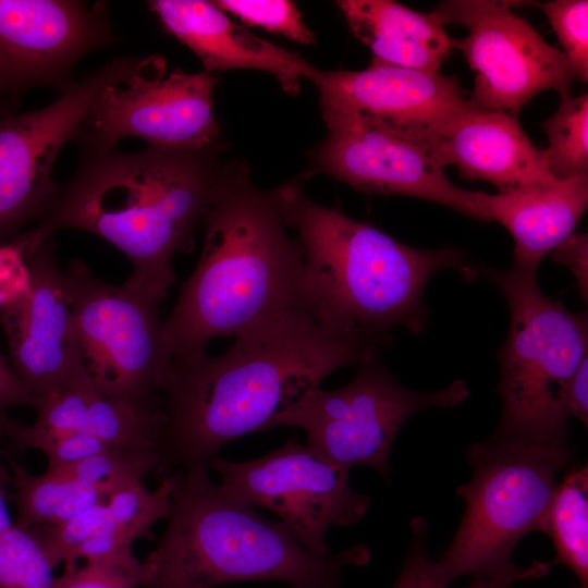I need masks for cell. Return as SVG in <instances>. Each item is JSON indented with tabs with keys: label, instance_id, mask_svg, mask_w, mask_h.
Segmentation results:
<instances>
[{
	"label": "cell",
	"instance_id": "cell-1",
	"mask_svg": "<svg viewBox=\"0 0 588 588\" xmlns=\"http://www.w3.org/2000/svg\"><path fill=\"white\" fill-rule=\"evenodd\" d=\"M224 353L204 351L171 359L160 391L164 429L161 479L207 466L222 448L271 421L335 370L358 365L380 347L338 336L301 309L271 316L234 335Z\"/></svg>",
	"mask_w": 588,
	"mask_h": 588
},
{
	"label": "cell",
	"instance_id": "cell-2",
	"mask_svg": "<svg viewBox=\"0 0 588 588\" xmlns=\"http://www.w3.org/2000/svg\"><path fill=\"white\" fill-rule=\"evenodd\" d=\"M223 152L148 146L81 154L32 230L41 238L62 229L101 237L131 261L125 284L161 304L175 281L174 256L192 252L195 231L245 162Z\"/></svg>",
	"mask_w": 588,
	"mask_h": 588
},
{
	"label": "cell",
	"instance_id": "cell-3",
	"mask_svg": "<svg viewBox=\"0 0 588 588\" xmlns=\"http://www.w3.org/2000/svg\"><path fill=\"white\" fill-rule=\"evenodd\" d=\"M284 222L304 256L302 305L331 334L378 347L391 331L420 333L427 322L424 292L434 273L478 274L460 249H420L311 200L299 181L274 188Z\"/></svg>",
	"mask_w": 588,
	"mask_h": 588
},
{
	"label": "cell",
	"instance_id": "cell-4",
	"mask_svg": "<svg viewBox=\"0 0 588 588\" xmlns=\"http://www.w3.org/2000/svg\"><path fill=\"white\" fill-rule=\"evenodd\" d=\"M200 226V258L163 319L170 359L279 313L303 310L301 244L287 233L274 188L255 186L246 162Z\"/></svg>",
	"mask_w": 588,
	"mask_h": 588
},
{
	"label": "cell",
	"instance_id": "cell-5",
	"mask_svg": "<svg viewBox=\"0 0 588 588\" xmlns=\"http://www.w3.org/2000/svg\"><path fill=\"white\" fill-rule=\"evenodd\" d=\"M207 466L180 469L167 528L144 560L145 588H213L240 581L277 580L291 588H338L347 566H364L363 543L327 556L309 552L280 520L232 497Z\"/></svg>",
	"mask_w": 588,
	"mask_h": 588
},
{
	"label": "cell",
	"instance_id": "cell-6",
	"mask_svg": "<svg viewBox=\"0 0 588 588\" xmlns=\"http://www.w3.org/2000/svg\"><path fill=\"white\" fill-rule=\"evenodd\" d=\"M466 456L470 479L457 488L466 509L452 542L434 562L439 577L451 584L462 576L532 580L547 575L549 563L535 560L518 567L512 559L524 537L544 532L558 477L572 462L569 445L492 436L470 444Z\"/></svg>",
	"mask_w": 588,
	"mask_h": 588
},
{
	"label": "cell",
	"instance_id": "cell-7",
	"mask_svg": "<svg viewBox=\"0 0 588 588\" xmlns=\"http://www.w3.org/2000/svg\"><path fill=\"white\" fill-rule=\"evenodd\" d=\"M505 297L510 329L499 352L502 415L497 438L568 444L565 394L588 357L586 314H575L540 289L537 271L476 266Z\"/></svg>",
	"mask_w": 588,
	"mask_h": 588
},
{
	"label": "cell",
	"instance_id": "cell-8",
	"mask_svg": "<svg viewBox=\"0 0 588 588\" xmlns=\"http://www.w3.org/2000/svg\"><path fill=\"white\" fill-rule=\"evenodd\" d=\"M469 395L461 379L438 392L411 390L387 370L377 353L358 364L346 385L308 390L269 429L301 428L306 444L324 458L348 469L371 467L389 482L391 451L406 420L422 409L455 407Z\"/></svg>",
	"mask_w": 588,
	"mask_h": 588
},
{
	"label": "cell",
	"instance_id": "cell-9",
	"mask_svg": "<svg viewBox=\"0 0 588 588\" xmlns=\"http://www.w3.org/2000/svg\"><path fill=\"white\" fill-rule=\"evenodd\" d=\"M63 275L81 362L94 382L109 394L159 402L171 365L160 304L101 280L81 259Z\"/></svg>",
	"mask_w": 588,
	"mask_h": 588
},
{
	"label": "cell",
	"instance_id": "cell-10",
	"mask_svg": "<svg viewBox=\"0 0 588 588\" xmlns=\"http://www.w3.org/2000/svg\"><path fill=\"white\" fill-rule=\"evenodd\" d=\"M154 54L117 57L75 81L44 108L0 118V243L42 216L60 184L52 171L103 90L144 70Z\"/></svg>",
	"mask_w": 588,
	"mask_h": 588
},
{
	"label": "cell",
	"instance_id": "cell-11",
	"mask_svg": "<svg viewBox=\"0 0 588 588\" xmlns=\"http://www.w3.org/2000/svg\"><path fill=\"white\" fill-rule=\"evenodd\" d=\"M523 2L451 0L431 12L444 25L461 24L463 38H452L474 72L471 105L481 110L516 117L537 94L554 90L571 95L576 74L562 51L513 8Z\"/></svg>",
	"mask_w": 588,
	"mask_h": 588
},
{
	"label": "cell",
	"instance_id": "cell-12",
	"mask_svg": "<svg viewBox=\"0 0 588 588\" xmlns=\"http://www.w3.org/2000/svg\"><path fill=\"white\" fill-rule=\"evenodd\" d=\"M217 83L205 71L174 69L166 76L164 59L154 54L139 73L103 90L77 133L79 152L117 148L124 137H138L164 149L224 148L213 113Z\"/></svg>",
	"mask_w": 588,
	"mask_h": 588
},
{
	"label": "cell",
	"instance_id": "cell-13",
	"mask_svg": "<svg viewBox=\"0 0 588 588\" xmlns=\"http://www.w3.org/2000/svg\"><path fill=\"white\" fill-rule=\"evenodd\" d=\"M209 467L232 497L272 512L309 552H332L326 536L333 526H350L366 514L370 499L350 485V469L290 439L266 455L233 462L220 456Z\"/></svg>",
	"mask_w": 588,
	"mask_h": 588
},
{
	"label": "cell",
	"instance_id": "cell-14",
	"mask_svg": "<svg viewBox=\"0 0 588 588\" xmlns=\"http://www.w3.org/2000/svg\"><path fill=\"white\" fill-rule=\"evenodd\" d=\"M119 41L108 5L81 0H0V89L66 90L86 54Z\"/></svg>",
	"mask_w": 588,
	"mask_h": 588
},
{
	"label": "cell",
	"instance_id": "cell-15",
	"mask_svg": "<svg viewBox=\"0 0 588 588\" xmlns=\"http://www.w3.org/2000/svg\"><path fill=\"white\" fill-rule=\"evenodd\" d=\"M308 81L319 91L322 118L364 123L421 146L471 105L456 75L372 62L362 71H322Z\"/></svg>",
	"mask_w": 588,
	"mask_h": 588
},
{
	"label": "cell",
	"instance_id": "cell-16",
	"mask_svg": "<svg viewBox=\"0 0 588 588\" xmlns=\"http://www.w3.org/2000/svg\"><path fill=\"white\" fill-rule=\"evenodd\" d=\"M322 119L328 133L306 177L327 174L364 193L421 198L486 221L476 192L453 184L422 146L357 121Z\"/></svg>",
	"mask_w": 588,
	"mask_h": 588
},
{
	"label": "cell",
	"instance_id": "cell-17",
	"mask_svg": "<svg viewBox=\"0 0 588 588\" xmlns=\"http://www.w3.org/2000/svg\"><path fill=\"white\" fill-rule=\"evenodd\" d=\"M54 248L53 238L49 237L27 253L30 290L17 303L0 309V328L8 342L11 367L35 405L85 371Z\"/></svg>",
	"mask_w": 588,
	"mask_h": 588
},
{
	"label": "cell",
	"instance_id": "cell-18",
	"mask_svg": "<svg viewBox=\"0 0 588 588\" xmlns=\"http://www.w3.org/2000/svg\"><path fill=\"white\" fill-rule=\"evenodd\" d=\"M421 146L442 166L468 180L489 182L499 193L553 183L543 149L516 117L473 105L433 132Z\"/></svg>",
	"mask_w": 588,
	"mask_h": 588
},
{
	"label": "cell",
	"instance_id": "cell-19",
	"mask_svg": "<svg viewBox=\"0 0 588 588\" xmlns=\"http://www.w3.org/2000/svg\"><path fill=\"white\" fill-rule=\"evenodd\" d=\"M163 29L191 49L205 72L249 69L273 75L282 89L296 95L301 78L315 70L297 52L267 41L233 22L212 1L151 0L147 2Z\"/></svg>",
	"mask_w": 588,
	"mask_h": 588
},
{
	"label": "cell",
	"instance_id": "cell-20",
	"mask_svg": "<svg viewBox=\"0 0 588 588\" xmlns=\"http://www.w3.org/2000/svg\"><path fill=\"white\" fill-rule=\"evenodd\" d=\"M30 426L14 422L9 439L65 432L91 434L111 448L158 454L164 429L161 401L140 403L102 391L85 371L38 401ZM159 455V454H158Z\"/></svg>",
	"mask_w": 588,
	"mask_h": 588
},
{
	"label": "cell",
	"instance_id": "cell-21",
	"mask_svg": "<svg viewBox=\"0 0 588 588\" xmlns=\"http://www.w3.org/2000/svg\"><path fill=\"white\" fill-rule=\"evenodd\" d=\"M476 196L486 221L501 223L512 235L513 265L537 271L543 257L574 234L588 205V174Z\"/></svg>",
	"mask_w": 588,
	"mask_h": 588
},
{
	"label": "cell",
	"instance_id": "cell-22",
	"mask_svg": "<svg viewBox=\"0 0 588 588\" xmlns=\"http://www.w3.org/2000/svg\"><path fill=\"white\" fill-rule=\"evenodd\" d=\"M353 34L372 53V62L427 72H441L452 37L432 13L415 11L392 0L335 2Z\"/></svg>",
	"mask_w": 588,
	"mask_h": 588
},
{
	"label": "cell",
	"instance_id": "cell-23",
	"mask_svg": "<svg viewBox=\"0 0 588 588\" xmlns=\"http://www.w3.org/2000/svg\"><path fill=\"white\" fill-rule=\"evenodd\" d=\"M179 476L180 469L163 477L154 491L139 482L112 493L100 529L77 550L75 561H97L133 549L138 539L155 540L151 528L169 517Z\"/></svg>",
	"mask_w": 588,
	"mask_h": 588
},
{
	"label": "cell",
	"instance_id": "cell-24",
	"mask_svg": "<svg viewBox=\"0 0 588 588\" xmlns=\"http://www.w3.org/2000/svg\"><path fill=\"white\" fill-rule=\"evenodd\" d=\"M11 499L17 509L15 525L32 528L59 525L109 498L66 475L47 470L35 476L7 456Z\"/></svg>",
	"mask_w": 588,
	"mask_h": 588
},
{
	"label": "cell",
	"instance_id": "cell-25",
	"mask_svg": "<svg viewBox=\"0 0 588 588\" xmlns=\"http://www.w3.org/2000/svg\"><path fill=\"white\" fill-rule=\"evenodd\" d=\"M544 532L552 539L553 563L566 566L579 588H588V469L573 466L555 487Z\"/></svg>",
	"mask_w": 588,
	"mask_h": 588
},
{
	"label": "cell",
	"instance_id": "cell-26",
	"mask_svg": "<svg viewBox=\"0 0 588 588\" xmlns=\"http://www.w3.org/2000/svg\"><path fill=\"white\" fill-rule=\"evenodd\" d=\"M549 173L558 181L588 174V94L561 97L556 111L540 123Z\"/></svg>",
	"mask_w": 588,
	"mask_h": 588
},
{
	"label": "cell",
	"instance_id": "cell-27",
	"mask_svg": "<svg viewBox=\"0 0 588 588\" xmlns=\"http://www.w3.org/2000/svg\"><path fill=\"white\" fill-rule=\"evenodd\" d=\"M156 452L112 448L77 463L54 470L93 488L107 498L112 493L142 482L149 473H157Z\"/></svg>",
	"mask_w": 588,
	"mask_h": 588
},
{
	"label": "cell",
	"instance_id": "cell-28",
	"mask_svg": "<svg viewBox=\"0 0 588 588\" xmlns=\"http://www.w3.org/2000/svg\"><path fill=\"white\" fill-rule=\"evenodd\" d=\"M52 569L30 529L13 524L0 534V588H54Z\"/></svg>",
	"mask_w": 588,
	"mask_h": 588
},
{
	"label": "cell",
	"instance_id": "cell-29",
	"mask_svg": "<svg viewBox=\"0 0 588 588\" xmlns=\"http://www.w3.org/2000/svg\"><path fill=\"white\" fill-rule=\"evenodd\" d=\"M150 568L127 549L84 566L64 568L56 578L54 588H145Z\"/></svg>",
	"mask_w": 588,
	"mask_h": 588
},
{
	"label": "cell",
	"instance_id": "cell-30",
	"mask_svg": "<svg viewBox=\"0 0 588 588\" xmlns=\"http://www.w3.org/2000/svg\"><path fill=\"white\" fill-rule=\"evenodd\" d=\"M219 9L248 26H256L282 35L298 44L314 45L316 37L304 22L295 3L287 0H218Z\"/></svg>",
	"mask_w": 588,
	"mask_h": 588
},
{
	"label": "cell",
	"instance_id": "cell-31",
	"mask_svg": "<svg viewBox=\"0 0 588 588\" xmlns=\"http://www.w3.org/2000/svg\"><path fill=\"white\" fill-rule=\"evenodd\" d=\"M547 16L555 33L562 53L572 65L576 77L588 82V1L552 0L531 2Z\"/></svg>",
	"mask_w": 588,
	"mask_h": 588
},
{
	"label": "cell",
	"instance_id": "cell-32",
	"mask_svg": "<svg viewBox=\"0 0 588 588\" xmlns=\"http://www.w3.org/2000/svg\"><path fill=\"white\" fill-rule=\"evenodd\" d=\"M427 523L420 517L411 522V541L407 555L392 588H452L443 581L427 552ZM528 580L523 576L497 579H474L465 588H510L512 585Z\"/></svg>",
	"mask_w": 588,
	"mask_h": 588
},
{
	"label": "cell",
	"instance_id": "cell-33",
	"mask_svg": "<svg viewBox=\"0 0 588 588\" xmlns=\"http://www.w3.org/2000/svg\"><path fill=\"white\" fill-rule=\"evenodd\" d=\"M17 450L35 449L47 458V469L64 467L112 449L100 439L84 432H65L11 440Z\"/></svg>",
	"mask_w": 588,
	"mask_h": 588
},
{
	"label": "cell",
	"instance_id": "cell-34",
	"mask_svg": "<svg viewBox=\"0 0 588 588\" xmlns=\"http://www.w3.org/2000/svg\"><path fill=\"white\" fill-rule=\"evenodd\" d=\"M28 233L0 243V309L24 298L32 286L27 253L35 249Z\"/></svg>",
	"mask_w": 588,
	"mask_h": 588
},
{
	"label": "cell",
	"instance_id": "cell-35",
	"mask_svg": "<svg viewBox=\"0 0 588 588\" xmlns=\"http://www.w3.org/2000/svg\"><path fill=\"white\" fill-rule=\"evenodd\" d=\"M553 260L565 266L574 275L581 297L588 294V237L574 233L552 252Z\"/></svg>",
	"mask_w": 588,
	"mask_h": 588
},
{
	"label": "cell",
	"instance_id": "cell-36",
	"mask_svg": "<svg viewBox=\"0 0 588 588\" xmlns=\"http://www.w3.org/2000/svg\"><path fill=\"white\" fill-rule=\"evenodd\" d=\"M565 411L567 416L578 418L585 427L588 425V357L578 366L572 377L566 394Z\"/></svg>",
	"mask_w": 588,
	"mask_h": 588
},
{
	"label": "cell",
	"instance_id": "cell-37",
	"mask_svg": "<svg viewBox=\"0 0 588 588\" xmlns=\"http://www.w3.org/2000/svg\"><path fill=\"white\" fill-rule=\"evenodd\" d=\"M35 401L0 353V411L13 406H32Z\"/></svg>",
	"mask_w": 588,
	"mask_h": 588
},
{
	"label": "cell",
	"instance_id": "cell-38",
	"mask_svg": "<svg viewBox=\"0 0 588 588\" xmlns=\"http://www.w3.org/2000/svg\"><path fill=\"white\" fill-rule=\"evenodd\" d=\"M10 473L4 467L1 455H0V534L9 529L13 524L11 522L7 499H8V487H9Z\"/></svg>",
	"mask_w": 588,
	"mask_h": 588
},
{
	"label": "cell",
	"instance_id": "cell-39",
	"mask_svg": "<svg viewBox=\"0 0 588 588\" xmlns=\"http://www.w3.org/2000/svg\"><path fill=\"white\" fill-rule=\"evenodd\" d=\"M13 422L14 421L5 415L4 411H0V439L9 437Z\"/></svg>",
	"mask_w": 588,
	"mask_h": 588
},
{
	"label": "cell",
	"instance_id": "cell-40",
	"mask_svg": "<svg viewBox=\"0 0 588 588\" xmlns=\"http://www.w3.org/2000/svg\"><path fill=\"white\" fill-rule=\"evenodd\" d=\"M8 101L11 100L0 89V118L11 114Z\"/></svg>",
	"mask_w": 588,
	"mask_h": 588
},
{
	"label": "cell",
	"instance_id": "cell-41",
	"mask_svg": "<svg viewBox=\"0 0 588 588\" xmlns=\"http://www.w3.org/2000/svg\"><path fill=\"white\" fill-rule=\"evenodd\" d=\"M571 588H579V587H578V585H576V586H573V587H571Z\"/></svg>",
	"mask_w": 588,
	"mask_h": 588
}]
</instances>
